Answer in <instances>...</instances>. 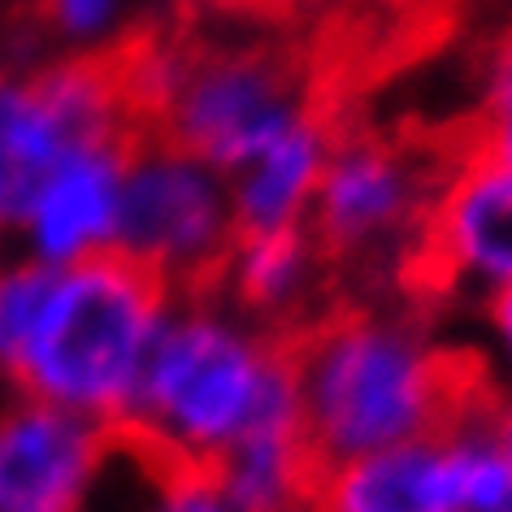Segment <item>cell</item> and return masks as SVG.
Returning a JSON list of instances; mask_svg holds the SVG:
<instances>
[{
    "mask_svg": "<svg viewBox=\"0 0 512 512\" xmlns=\"http://www.w3.org/2000/svg\"><path fill=\"white\" fill-rule=\"evenodd\" d=\"M304 66L283 27L213 31L209 18L170 9L157 96V157L239 170L265 152L300 109Z\"/></svg>",
    "mask_w": 512,
    "mask_h": 512,
    "instance_id": "1",
    "label": "cell"
},
{
    "mask_svg": "<svg viewBox=\"0 0 512 512\" xmlns=\"http://www.w3.org/2000/svg\"><path fill=\"white\" fill-rule=\"evenodd\" d=\"M170 278L157 256L92 239L70 256L22 361L9 369L27 400L109 413L126 404L139 352L161 326Z\"/></svg>",
    "mask_w": 512,
    "mask_h": 512,
    "instance_id": "2",
    "label": "cell"
},
{
    "mask_svg": "<svg viewBox=\"0 0 512 512\" xmlns=\"http://www.w3.org/2000/svg\"><path fill=\"white\" fill-rule=\"evenodd\" d=\"M473 27V0H304L291 18L304 87L296 118L317 139L369 113V100L439 61Z\"/></svg>",
    "mask_w": 512,
    "mask_h": 512,
    "instance_id": "3",
    "label": "cell"
},
{
    "mask_svg": "<svg viewBox=\"0 0 512 512\" xmlns=\"http://www.w3.org/2000/svg\"><path fill=\"white\" fill-rule=\"evenodd\" d=\"M252 382V348H243L204 313H191L187 322L170 330L157 326L148 335L122 408H157L187 430L191 443L226 447L252 400Z\"/></svg>",
    "mask_w": 512,
    "mask_h": 512,
    "instance_id": "4",
    "label": "cell"
},
{
    "mask_svg": "<svg viewBox=\"0 0 512 512\" xmlns=\"http://www.w3.org/2000/svg\"><path fill=\"white\" fill-rule=\"evenodd\" d=\"M92 417L27 400L0 421V512H79Z\"/></svg>",
    "mask_w": 512,
    "mask_h": 512,
    "instance_id": "5",
    "label": "cell"
},
{
    "mask_svg": "<svg viewBox=\"0 0 512 512\" xmlns=\"http://www.w3.org/2000/svg\"><path fill=\"white\" fill-rule=\"evenodd\" d=\"M313 512H460L447 452L430 443H395L352 456L330 473Z\"/></svg>",
    "mask_w": 512,
    "mask_h": 512,
    "instance_id": "6",
    "label": "cell"
},
{
    "mask_svg": "<svg viewBox=\"0 0 512 512\" xmlns=\"http://www.w3.org/2000/svg\"><path fill=\"white\" fill-rule=\"evenodd\" d=\"M430 222L469 265L512 278V161H478L460 170L430 204Z\"/></svg>",
    "mask_w": 512,
    "mask_h": 512,
    "instance_id": "7",
    "label": "cell"
},
{
    "mask_svg": "<svg viewBox=\"0 0 512 512\" xmlns=\"http://www.w3.org/2000/svg\"><path fill=\"white\" fill-rule=\"evenodd\" d=\"M70 161L53 113L27 92V83L0 79V230L35 217V204Z\"/></svg>",
    "mask_w": 512,
    "mask_h": 512,
    "instance_id": "8",
    "label": "cell"
},
{
    "mask_svg": "<svg viewBox=\"0 0 512 512\" xmlns=\"http://www.w3.org/2000/svg\"><path fill=\"white\" fill-rule=\"evenodd\" d=\"M118 213V170L100 157H70L35 204V235L44 256H74L113 230Z\"/></svg>",
    "mask_w": 512,
    "mask_h": 512,
    "instance_id": "9",
    "label": "cell"
},
{
    "mask_svg": "<svg viewBox=\"0 0 512 512\" xmlns=\"http://www.w3.org/2000/svg\"><path fill=\"white\" fill-rule=\"evenodd\" d=\"M118 0H14L0 18V44L9 66H35L61 40L105 27Z\"/></svg>",
    "mask_w": 512,
    "mask_h": 512,
    "instance_id": "10",
    "label": "cell"
},
{
    "mask_svg": "<svg viewBox=\"0 0 512 512\" xmlns=\"http://www.w3.org/2000/svg\"><path fill=\"white\" fill-rule=\"evenodd\" d=\"M66 270L53 265H22L14 274H0V365L14 369L31 343V330L40 322L44 304L53 300V291Z\"/></svg>",
    "mask_w": 512,
    "mask_h": 512,
    "instance_id": "11",
    "label": "cell"
},
{
    "mask_svg": "<svg viewBox=\"0 0 512 512\" xmlns=\"http://www.w3.org/2000/svg\"><path fill=\"white\" fill-rule=\"evenodd\" d=\"M174 14L191 18H230L252 27H283L304 9V0H170Z\"/></svg>",
    "mask_w": 512,
    "mask_h": 512,
    "instance_id": "12",
    "label": "cell"
},
{
    "mask_svg": "<svg viewBox=\"0 0 512 512\" xmlns=\"http://www.w3.org/2000/svg\"><path fill=\"white\" fill-rule=\"evenodd\" d=\"M486 313H491V322L512 339V278H508L504 287L491 291V300H486Z\"/></svg>",
    "mask_w": 512,
    "mask_h": 512,
    "instance_id": "13",
    "label": "cell"
},
{
    "mask_svg": "<svg viewBox=\"0 0 512 512\" xmlns=\"http://www.w3.org/2000/svg\"><path fill=\"white\" fill-rule=\"evenodd\" d=\"M499 109V122H504V148H508V161H512V96L508 100H491Z\"/></svg>",
    "mask_w": 512,
    "mask_h": 512,
    "instance_id": "14",
    "label": "cell"
},
{
    "mask_svg": "<svg viewBox=\"0 0 512 512\" xmlns=\"http://www.w3.org/2000/svg\"><path fill=\"white\" fill-rule=\"evenodd\" d=\"M499 447H504V456L512 460V408H504V421H499Z\"/></svg>",
    "mask_w": 512,
    "mask_h": 512,
    "instance_id": "15",
    "label": "cell"
},
{
    "mask_svg": "<svg viewBox=\"0 0 512 512\" xmlns=\"http://www.w3.org/2000/svg\"><path fill=\"white\" fill-rule=\"evenodd\" d=\"M499 512H512V491H508V499H504V504H499Z\"/></svg>",
    "mask_w": 512,
    "mask_h": 512,
    "instance_id": "16",
    "label": "cell"
}]
</instances>
